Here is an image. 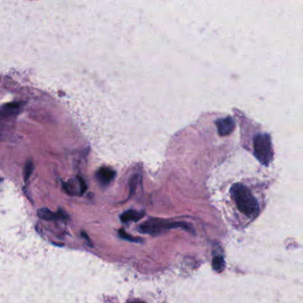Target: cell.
<instances>
[{
    "instance_id": "1",
    "label": "cell",
    "mask_w": 303,
    "mask_h": 303,
    "mask_svg": "<svg viewBox=\"0 0 303 303\" xmlns=\"http://www.w3.org/2000/svg\"><path fill=\"white\" fill-rule=\"evenodd\" d=\"M254 155L262 165H269L273 160V147L271 138L268 134L255 136L254 141Z\"/></svg>"
},
{
    "instance_id": "2",
    "label": "cell",
    "mask_w": 303,
    "mask_h": 303,
    "mask_svg": "<svg viewBox=\"0 0 303 303\" xmlns=\"http://www.w3.org/2000/svg\"><path fill=\"white\" fill-rule=\"evenodd\" d=\"M218 132L221 136L231 135L234 131L235 121L231 117H228L225 119H219L216 121Z\"/></svg>"
},
{
    "instance_id": "3",
    "label": "cell",
    "mask_w": 303,
    "mask_h": 303,
    "mask_svg": "<svg viewBox=\"0 0 303 303\" xmlns=\"http://www.w3.org/2000/svg\"><path fill=\"white\" fill-rule=\"evenodd\" d=\"M116 173L109 167H102L96 173V179L103 186L109 185L115 178Z\"/></svg>"
},
{
    "instance_id": "4",
    "label": "cell",
    "mask_w": 303,
    "mask_h": 303,
    "mask_svg": "<svg viewBox=\"0 0 303 303\" xmlns=\"http://www.w3.org/2000/svg\"><path fill=\"white\" fill-rule=\"evenodd\" d=\"M37 215L39 217L46 220V221H53V220H56V219H67L68 215H67L65 212L60 210L58 213H53V212L50 211L49 209L47 208H41L37 212Z\"/></svg>"
},
{
    "instance_id": "5",
    "label": "cell",
    "mask_w": 303,
    "mask_h": 303,
    "mask_svg": "<svg viewBox=\"0 0 303 303\" xmlns=\"http://www.w3.org/2000/svg\"><path fill=\"white\" fill-rule=\"evenodd\" d=\"M22 107V102H10L7 103L0 109V115L3 117H9V116L15 115L20 110Z\"/></svg>"
},
{
    "instance_id": "6",
    "label": "cell",
    "mask_w": 303,
    "mask_h": 303,
    "mask_svg": "<svg viewBox=\"0 0 303 303\" xmlns=\"http://www.w3.org/2000/svg\"><path fill=\"white\" fill-rule=\"evenodd\" d=\"M141 218V214L135 211L125 212V214L121 215V220L123 221H136Z\"/></svg>"
},
{
    "instance_id": "7",
    "label": "cell",
    "mask_w": 303,
    "mask_h": 303,
    "mask_svg": "<svg viewBox=\"0 0 303 303\" xmlns=\"http://www.w3.org/2000/svg\"><path fill=\"white\" fill-rule=\"evenodd\" d=\"M34 165L33 162L31 160H28L24 166V172H23V175H24V181H27L30 179V175L33 172Z\"/></svg>"
},
{
    "instance_id": "8",
    "label": "cell",
    "mask_w": 303,
    "mask_h": 303,
    "mask_svg": "<svg viewBox=\"0 0 303 303\" xmlns=\"http://www.w3.org/2000/svg\"><path fill=\"white\" fill-rule=\"evenodd\" d=\"M213 266H214V270L221 272V270H223V268H224L223 258L221 257V256L214 258V260H213Z\"/></svg>"
},
{
    "instance_id": "9",
    "label": "cell",
    "mask_w": 303,
    "mask_h": 303,
    "mask_svg": "<svg viewBox=\"0 0 303 303\" xmlns=\"http://www.w3.org/2000/svg\"><path fill=\"white\" fill-rule=\"evenodd\" d=\"M78 180H79V190H80V195H83L84 194V193H85V192H86V188H87V187H86V182H85V181H84V180H83V179L81 178V177H79V178H78Z\"/></svg>"
},
{
    "instance_id": "10",
    "label": "cell",
    "mask_w": 303,
    "mask_h": 303,
    "mask_svg": "<svg viewBox=\"0 0 303 303\" xmlns=\"http://www.w3.org/2000/svg\"><path fill=\"white\" fill-rule=\"evenodd\" d=\"M82 236L83 237H85V239H86V240L87 241V242H88L90 244H91V243H90L89 238H88V237H87V235L85 234V233H82Z\"/></svg>"
},
{
    "instance_id": "11",
    "label": "cell",
    "mask_w": 303,
    "mask_h": 303,
    "mask_svg": "<svg viewBox=\"0 0 303 303\" xmlns=\"http://www.w3.org/2000/svg\"><path fill=\"white\" fill-rule=\"evenodd\" d=\"M132 303H144V302H132Z\"/></svg>"
},
{
    "instance_id": "12",
    "label": "cell",
    "mask_w": 303,
    "mask_h": 303,
    "mask_svg": "<svg viewBox=\"0 0 303 303\" xmlns=\"http://www.w3.org/2000/svg\"><path fill=\"white\" fill-rule=\"evenodd\" d=\"M0 181H1V179H0Z\"/></svg>"
}]
</instances>
